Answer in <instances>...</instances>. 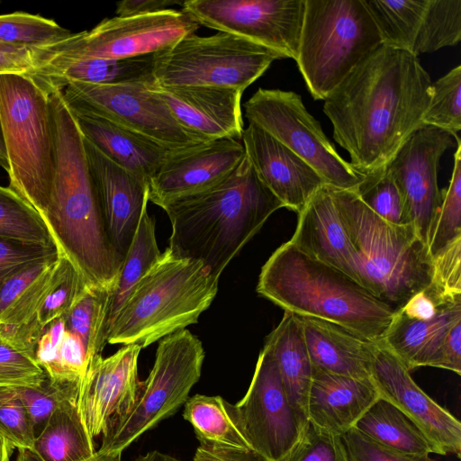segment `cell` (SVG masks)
Listing matches in <instances>:
<instances>
[{
  "label": "cell",
  "mask_w": 461,
  "mask_h": 461,
  "mask_svg": "<svg viewBox=\"0 0 461 461\" xmlns=\"http://www.w3.org/2000/svg\"><path fill=\"white\" fill-rule=\"evenodd\" d=\"M432 80L417 57L381 45L323 100L333 138L364 175L386 167L417 130Z\"/></svg>",
  "instance_id": "6da1fadb"
},
{
  "label": "cell",
  "mask_w": 461,
  "mask_h": 461,
  "mask_svg": "<svg viewBox=\"0 0 461 461\" xmlns=\"http://www.w3.org/2000/svg\"><path fill=\"white\" fill-rule=\"evenodd\" d=\"M54 140L55 168L38 212L59 254L90 285L112 291L123 258L108 238L83 136L60 90L46 86Z\"/></svg>",
  "instance_id": "7a4b0ae2"
},
{
  "label": "cell",
  "mask_w": 461,
  "mask_h": 461,
  "mask_svg": "<svg viewBox=\"0 0 461 461\" xmlns=\"http://www.w3.org/2000/svg\"><path fill=\"white\" fill-rule=\"evenodd\" d=\"M283 207L246 156L216 184L161 206L172 228L167 248L177 257L201 262L219 279L267 220Z\"/></svg>",
  "instance_id": "3957f363"
},
{
  "label": "cell",
  "mask_w": 461,
  "mask_h": 461,
  "mask_svg": "<svg viewBox=\"0 0 461 461\" xmlns=\"http://www.w3.org/2000/svg\"><path fill=\"white\" fill-rule=\"evenodd\" d=\"M257 292L285 312L336 323L377 344L396 313L345 273L289 240L262 267Z\"/></svg>",
  "instance_id": "277c9868"
},
{
  "label": "cell",
  "mask_w": 461,
  "mask_h": 461,
  "mask_svg": "<svg viewBox=\"0 0 461 461\" xmlns=\"http://www.w3.org/2000/svg\"><path fill=\"white\" fill-rule=\"evenodd\" d=\"M348 237L357 282L396 312L432 281V257L412 224H391L354 190L331 187Z\"/></svg>",
  "instance_id": "5b68a950"
},
{
  "label": "cell",
  "mask_w": 461,
  "mask_h": 461,
  "mask_svg": "<svg viewBox=\"0 0 461 461\" xmlns=\"http://www.w3.org/2000/svg\"><path fill=\"white\" fill-rule=\"evenodd\" d=\"M218 284L201 262L177 257L167 248L117 312L107 343L143 348L185 330L209 308Z\"/></svg>",
  "instance_id": "8992f818"
},
{
  "label": "cell",
  "mask_w": 461,
  "mask_h": 461,
  "mask_svg": "<svg viewBox=\"0 0 461 461\" xmlns=\"http://www.w3.org/2000/svg\"><path fill=\"white\" fill-rule=\"evenodd\" d=\"M381 45L364 0H305L295 61L315 100H324Z\"/></svg>",
  "instance_id": "52a82bcc"
},
{
  "label": "cell",
  "mask_w": 461,
  "mask_h": 461,
  "mask_svg": "<svg viewBox=\"0 0 461 461\" xmlns=\"http://www.w3.org/2000/svg\"><path fill=\"white\" fill-rule=\"evenodd\" d=\"M0 116L9 163V187L38 213L55 168L49 92L34 77L0 74Z\"/></svg>",
  "instance_id": "ba28073f"
},
{
  "label": "cell",
  "mask_w": 461,
  "mask_h": 461,
  "mask_svg": "<svg viewBox=\"0 0 461 461\" xmlns=\"http://www.w3.org/2000/svg\"><path fill=\"white\" fill-rule=\"evenodd\" d=\"M205 352L185 329L160 339L148 377L140 382L131 409L103 436L101 452L122 454L141 435L182 407L199 381Z\"/></svg>",
  "instance_id": "9c48e42d"
},
{
  "label": "cell",
  "mask_w": 461,
  "mask_h": 461,
  "mask_svg": "<svg viewBox=\"0 0 461 461\" xmlns=\"http://www.w3.org/2000/svg\"><path fill=\"white\" fill-rule=\"evenodd\" d=\"M154 77L162 86H211L244 91L281 53L219 32L180 39L154 54Z\"/></svg>",
  "instance_id": "30bf717a"
},
{
  "label": "cell",
  "mask_w": 461,
  "mask_h": 461,
  "mask_svg": "<svg viewBox=\"0 0 461 461\" xmlns=\"http://www.w3.org/2000/svg\"><path fill=\"white\" fill-rule=\"evenodd\" d=\"M199 26L183 10L171 8L144 15L107 18L90 31L73 33L48 48L35 49L37 68L48 62L154 54L195 34Z\"/></svg>",
  "instance_id": "8fae6325"
},
{
  "label": "cell",
  "mask_w": 461,
  "mask_h": 461,
  "mask_svg": "<svg viewBox=\"0 0 461 461\" xmlns=\"http://www.w3.org/2000/svg\"><path fill=\"white\" fill-rule=\"evenodd\" d=\"M244 110L249 122L304 160L327 185L355 190L366 178L338 153L295 92L258 88L244 104Z\"/></svg>",
  "instance_id": "7c38bea8"
},
{
  "label": "cell",
  "mask_w": 461,
  "mask_h": 461,
  "mask_svg": "<svg viewBox=\"0 0 461 461\" xmlns=\"http://www.w3.org/2000/svg\"><path fill=\"white\" fill-rule=\"evenodd\" d=\"M149 84L109 86L72 81L59 90L69 110L102 117L170 149L202 143L175 119Z\"/></svg>",
  "instance_id": "4fadbf2b"
},
{
  "label": "cell",
  "mask_w": 461,
  "mask_h": 461,
  "mask_svg": "<svg viewBox=\"0 0 461 461\" xmlns=\"http://www.w3.org/2000/svg\"><path fill=\"white\" fill-rule=\"evenodd\" d=\"M305 0H186L199 24L246 39L296 59Z\"/></svg>",
  "instance_id": "5bb4252c"
},
{
  "label": "cell",
  "mask_w": 461,
  "mask_h": 461,
  "mask_svg": "<svg viewBox=\"0 0 461 461\" xmlns=\"http://www.w3.org/2000/svg\"><path fill=\"white\" fill-rule=\"evenodd\" d=\"M236 406L252 449L265 461H284L308 423L292 405L266 346L258 355L250 384Z\"/></svg>",
  "instance_id": "9a60e30c"
},
{
  "label": "cell",
  "mask_w": 461,
  "mask_h": 461,
  "mask_svg": "<svg viewBox=\"0 0 461 461\" xmlns=\"http://www.w3.org/2000/svg\"><path fill=\"white\" fill-rule=\"evenodd\" d=\"M382 45L418 58L461 40V0H364Z\"/></svg>",
  "instance_id": "2e32d148"
},
{
  "label": "cell",
  "mask_w": 461,
  "mask_h": 461,
  "mask_svg": "<svg viewBox=\"0 0 461 461\" xmlns=\"http://www.w3.org/2000/svg\"><path fill=\"white\" fill-rule=\"evenodd\" d=\"M454 146L449 133L424 126L412 133L386 166L401 193L411 223L427 245L430 225L442 198L438 185L439 161Z\"/></svg>",
  "instance_id": "e0dca14e"
},
{
  "label": "cell",
  "mask_w": 461,
  "mask_h": 461,
  "mask_svg": "<svg viewBox=\"0 0 461 461\" xmlns=\"http://www.w3.org/2000/svg\"><path fill=\"white\" fill-rule=\"evenodd\" d=\"M142 348L124 345L112 356L94 357L80 382L78 406L89 435L104 436L132 407L140 381L138 359Z\"/></svg>",
  "instance_id": "ac0fdd59"
},
{
  "label": "cell",
  "mask_w": 461,
  "mask_h": 461,
  "mask_svg": "<svg viewBox=\"0 0 461 461\" xmlns=\"http://www.w3.org/2000/svg\"><path fill=\"white\" fill-rule=\"evenodd\" d=\"M371 379L380 397L406 414L445 455L460 457V421L422 391L410 371L381 343L376 345Z\"/></svg>",
  "instance_id": "d6986e66"
},
{
  "label": "cell",
  "mask_w": 461,
  "mask_h": 461,
  "mask_svg": "<svg viewBox=\"0 0 461 461\" xmlns=\"http://www.w3.org/2000/svg\"><path fill=\"white\" fill-rule=\"evenodd\" d=\"M246 157L240 140L225 138L173 152L149 181V201L161 207L223 179Z\"/></svg>",
  "instance_id": "ffe728a7"
},
{
  "label": "cell",
  "mask_w": 461,
  "mask_h": 461,
  "mask_svg": "<svg viewBox=\"0 0 461 461\" xmlns=\"http://www.w3.org/2000/svg\"><path fill=\"white\" fill-rule=\"evenodd\" d=\"M83 140L108 238L124 258L148 207L149 183L112 161L84 137Z\"/></svg>",
  "instance_id": "44dd1931"
},
{
  "label": "cell",
  "mask_w": 461,
  "mask_h": 461,
  "mask_svg": "<svg viewBox=\"0 0 461 461\" xmlns=\"http://www.w3.org/2000/svg\"><path fill=\"white\" fill-rule=\"evenodd\" d=\"M149 86L175 119L201 141L241 140L242 91L211 86H162L156 81Z\"/></svg>",
  "instance_id": "7402d4cb"
},
{
  "label": "cell",
  "mask_w": 461,
  "mask_h": 461,
  "mask_svg": "<svg viewBox=\"0 0 461 461\" xmlns=\"http://www.w3.org/2000/svg\"><path fill=\"white\" fill-rule=\"evenodd\" d=\"M241 140L257 176L284 207L299 213L326 185L310 165L257 124L249 122Z\"/></svg>",
  "instance_id": "603a6c76"
},
{
  "label": "cell",
  "mask_w": 461,
  "mask_h": 461,
  "mask_svg": "<svg viewBox=\"0 0 461 461\" xmlns=\"http://www.w3.org/2000/svg\"><path fill=\"white\" fill-rule=\"evenodd\" d=\"M379 397L371 378L337 375L312 366L306 417L312 424L341 436L355 427Z\"/></svg>",
  "instance_id": "cb8c5ba5"
},
{
  "label": "cell",
  "mask_w": 461,
  "mask_h": 461,
  "mask_svg": "<svg viewBox=\"0 0 461 461\" xmlns=\"http://www.w3.org/2000/svg\"><path fill=\"white\" fill-rule=\"evenodd\" d=\"M289 241L357 282L351 245L330 185H323L298 213L297 227Z\"/></svg>",
  "instance_id": "d4e9b609"
},
{
  "label": "cell",
  "mask_w": 461,
  "mask_h": 461,
  "mask_svg": "<svg viewBox=\"0 0 461 461\" xmlns=\"http://www.w3.org/2000/svg\"><path fill=\"white\" fill-rule=\"evenodd\" d=\"M295 316L312 366L337 375L371 378L377 343L325 320Z\"/></svg>",
  "instance_id": "484cf974"
},
{
  "label": "cell",
  "mask_w": 461,
  "mask_h": 461,
  "mask_svg": "<svg viewBox=\"0 0 461 461\" xmlns=\"http://www.w3.org/2000/svg\"><path fill=\"white\" fill-rule=\"evenodd\" d=\"M85 139L112 161L148 183L175 151L102 117L71 111Z\"/></svg>",
  "instance_id": "4316f807"
},
{
  "label": "cell",
  "mask_w": 461,
  "mask_h": 461,
  "mask_svg": "<svg viewBox=\"0 0 461 461\" xmlns=\"http://www.w3.org/2000/svg\"><path fill=\"white\" fill-rule=\"evenodd\" d=\"M461 321V297L440 304L429 320L410 319L396 312L381 344L408 371L420 366L435 367L450 329Z\"/></svg>",
  "instance_id": "83f0119b"
},
{
  "label": "cell",
  "mask_w": 461,
  "mask_h": 461,
  "mask_svg": "<svg viewBox=\"0 0 461 461\" xmlns=\"http://www.w3.org/2000/svg\"><path fill=\"white\" fill-rule=\"evenodd\" d=\"M154 54L127 59L48 62L40 65L33 77L47 86L58 89L72 81L109 86L149 84L155 82Z\"/></svg>",
  "instance_id": "f1b7e54d"
},
{
  "label": "cell",
  "mask_w": 461,
  "mask_h": 461,
  "mask_svg": "<svg viewBox=\"0 0 461 461\" xmlns=\"http://www.w3.org/2000/svg\"><path fill=\"white\" fill-rule=\"evenodd\" d=\"M264 346L274 357L292 405L307 419L306 403L312 365L295 314L285 312L280 322L267 337Z\"/></svg>",
  "instance_id": "f546056e"
},
{
  "label": "cell",
  "mask_w": 461,
  "mask_h": 461,
  "mask_svg": "<svg viewBox=\"0 0 461 461\" xmlns=\"http://www.w3.org/2000/svg\"><path fill=\"white\" fill-rule=\"evenodd\" d=\"M183 417L200 447L212 450H253L236 404L219 395L194 394L184 404Z\"/></svg>",
  "instance_id": "4dcf8cb0"
},
{
  "label": "cell",
  "mask_w": 461,
  "mask_h": 461,
  "mask_svg": "<svg viewBox=\"0 0 461 461\" xmlns=\"http://www.w3.org/2000/svg\"><path fill=\"white\" fill-rule=\"evenodd\" d=\"M79 386L55 409L36 436L32 451L41 461H84L95 452L78 406Z\"/></svg>",
  "instance_id": "1f68e13d"
},
{
  "label": "cell",
  "mask_w": 461,
  "mask_h": 461,
  "mask_svg": "<svg viewBox=\"0 0 461 461\" xmlns=\"http://www.w3.org/2000/svg\"><path fill=\"white\" fill-rule=\"evenodd\" d=\"M355 429L393 450L413 455H445L399 408L379 397L356 423Z\"/></svg>",
  "instance_id": "d6a6232c"
},
{
  "label": "cell",
  "mask_w": 461,
  "mask_h": 461,
  "mask_svg": "<svg viewBox=\"0 0 461 461\" xmlns=\"http://www.w3.org/2000/svg\"><path fill=\"white\" fill-rule=\"evenodd\" d=\"M155 222L144 208L131 243L123 258L116 285L111 292L108 305L106 334L108 328L122 304L141 277L158 260ZM107 340V339H106Z\"/></svg>",
  "instance_id": "836d02e7"
},
{
  "label": "cell",
  "mask_w": 461,
  "mask_h": 461,
  "mask_svg": "<svg viewBox=\"0 0 461 461\" xmlns=\"http://www.w3.org/2000/svg\"><path fill=\"white\" fill-rule=\"evenodd\" d=\"M111 291L89 285L64 315L66 330L77 335L90 363L102 354L106 340V321Z\"/></svg>",
  "instance_id": "e575fe53"
},
{
  "label": "cell",
  "mask_w": 461,
  "mask_h": 461,
  "mask_svg": "<svg viewBox=\"0 0 461 461\" xmlns=\"http://www.w3.org/2000/svg\"><path fill=\"white\" fill-rule=\"evenodd\" d=\"M73 32L38 14L15 12L0 14V43L44 49L69 38Z\"/></svg>",
  "instance_id": "d590c367"
},
{
  "label": "cell",
  "mask_w": 461,
  "mask_h": 461,
  "mask_svg": "<svg viewBox=\"0 0 461 461\" xmlns=\"http://www.w3.org/2000/svg\"><path fill=\"white\" fill-rule=\"evenodd\" d=\"M0 239L54 245L34 209L10 187L0 185Z\"/></svg>",
  "instance_id": "8d00e7d4"
},
{
  "label": "cell",
  "mask_w": 461,
  "mask_h": 461,
  "mask_svg": "<svg viewBox=\"0 0 461 461\" xmlns=\"http://www.w3.org/2000/svg\"><path fill=\"white\" fill-rule=\"evenodd\" d=\"M441 203L430 225L428 248L431 257L461 238V140H456L448 187L441 191Z\"/></svg>",
  "instance_id": "74e56055"
},
{
  "label": "cell",
  "mask_w": 461,
  "mask_h": 461,
  "mask_svg": "<svg viewBox=\"0 0 461 461\" xmlns=\"http://www.w3.org/2000/svg\"><path fill=\"white\" fill-rule=\"evenodd\" d=\"M422 125L431 126L449 133L459 140L461 130V66L432 82L429 106Z\"/></svg>",
  "instance_id": "f35d334b"
},
{
  "label": "cell",
  "mask_w": 461,
  "mask_h": 461,
  "mask_svg": "<svg viewBox=\"0 0 461 461\" xmlns=\"http://www.w3.org/2000/svg\"><path fill=\"white\" fill-rule=\"evenodd\" d=\"M89 285L75 266L60 255L54 283L38 314V324L43 332L51 322L64 317Z\"/></svg>",
  "instance_id": "ab89813d"
},
{
  "label": "cell",
  "mask_w": 461,
  "mask_h": 461,
  "mask_svg": "<svg viewBox=\"0 0 461 461\" xmlns=\"http://www.w3.org/2000/svg\"><path fill=\"white\" fill-rule=\"evenodd\" d=\"M376 215L393 225L411 224L401 193L386 167L366 178L354 190Z\"/></svg>",
  "instance_id": "60d3db41"
},
{
  "label": "cell",
  "mask_w": 461,
  "mask_h": 461,
  "mask_svg": "<svg viewBox=\"0 0 461 461\" xmlns=\"http://www.w3.org/2000/svg\"><path fill=\"white\" fill-rule=\"evenodd\" d=\"M78 383H59L46 376L37 386L16 387L32 422L35 438L59 403L77 387Z\"/></svg>",
  "instance_id": "b9f144b4"
},
{
  "label": "cell",
  "mask_w": 461,
  "mask_h": 461,
  "mask_svg": "<svg viewBox=\"0 0 461 461\" xmlns=\"http://www.w3.org/2000/svg\"><path fill=\"white\" fill-rule=\"evenodd\" d=\"M0 435L17 450L33 448L34 430L16 387H0Z\"/></svg>",
  "instance_id": "7bdbcfd3"
},
{
  "label": "cell",
  "mask_w": 461,
  "mask_h": 461,
  "mask_svg": "<svg viewBox=\"0 0 461 461\" xmlns=\"http://www.w3.org/2000/svg\"><path fill=\"white\" fill-rule=\"evenodd\" d=\"M284 461H349L340 435L308 421L303 435Z\"/></svg>",
  "instance_id": "ee69618b"
},
{
  "label": "cell",
  "mask_w": 461,
  "mask_h": 461,
  "mask_svg": "<svg viewBox=\"0 0 461 461\" xmlns=\"http://www.w3.org/2000/svg\"><path fill=\"white\" fill-rule=\"evenodd\" d=\"M46 376L34 357L0 337V387L37 386Z\"/></svg>",
  "instance_id": "f6af8a7d"
},
{
  "label": "cell",
  "mask_w": 461,
  "mask_h": 461,
  "mask_svg": "<svg viewBox=\"0 0 461 461\" xmlns=\"http://www.w3.org/2000/svg\"><path fill=\"white\" fill-rule=\"evenodd\" d=\"M89 362L79 337L66 330L51 363L44 369L49 378L59 383H78Z\"/></svg>",
  "instance_id": "bcb514c9"
},
{
  "label": "cell",
  "mask_w": 461,
  "mask_h": 461,
  "mask_svg": "<svg viewBox=\"0 0 461 461\" xmlns=\"http://www.w3.org/2000/svg\"><path fill=\"white\" fill-rule=\"evenodd\" d=\"M349 461H433L429 455H413L384 447L352 428L343 435Z\"/></svg>",
  "instance_id": "7dc6e473"
},
{
  "label": "cell",
  "mask_w": 461,
  "mask_h": 461,
  "mask_svg": "<svg viewBox=\"0 0 461 461\" xmlns=\"http://www.w3.org/2000/svg\"><path fill=\"white\" fill-rule=\"evenodd\" d=\"M431 285L447 295H461V238L432 257Z\"/></svg>",
  "instance_id": "c3c4849f"
},
{
  "label": "cell",
  "mask_w": 461,
  "mask_h": 461,
  "mask_svg": "<svg viewBox=\"0 0 461 461\" xmlns=\"http://www.w3.org/2000/svg\"><path fill=\"white\" fill-rule=\"evenodd\" d=\"M59 254L55 245H41L0 239V284L23 266Z\"/></svg>",
  "instance_id": "681fc988"
},
{
  "label": "cell",
  "mask_w": 461,
  "mask_h": 461,
  "mask_svg": "<svg viewBox=\"0 0 461 461\" xmlns=\"http://www.w3.org/2000/svg\"><path fill=\"white\" fill-rule=\"evenodd\" d=\"M37 62L34 50L0 43V74L34 76Z\"/></svg>",
  "instance_id": "f907efd6"
},
{
  "label": "cell",
  "mask_w": 461,
  "mask_h": 461,
  "mask_svg": "<svg viewBox=\"0 0 461 461\" xmlns=\"http://www.w3.org/2000/svg\"><path fill=\"white\" fill-rule=\"evenodd\" d=\"M66 330L64 317L51 322L39 339L34 358L44 370L54 359L57 348Z\"/></svg>",
  "instance_id": "816d5d0a"
},
{
  "label": "cell",
  "mask_w": 461,
  "mask_h": 461,
  "mask_svg": "<svg viewBox=\"0 0 461 461\" xmlns=\"http://www.w3.org/2000/svg\"><path fill=\"white\" fill-rule=\"evenodd\" d=\"M435 367L461 374V321L447 333L438 354Z\"/></svg>",
  "instance_id": "f5cc1de1"
},
{
  "label": "cell",
  "mask_w": 461,
  "mask_h": 461,
  "mask_svg": "<svg viewBox=\"0 0 461 461\" xmlns=\"http://www.w3.org/2000/svg\"><path fill=\"white\" fill-rule=\"evenodd\" d=\"M173 0H124L116 4L119 17L144 15L170 9L169 6L180 4Z\"/></svg>",
  "instance_id": "db71d44e"
},
{
  "label": "cell",
  "mask_w": 461,
  "mask_h": 461,
  "mask_svg": "<svg viewBox=\"0 0 461 461\" xmlns=\"http://www.w3.org/2000/svg\"><path fill=\"white\" fill-rule=\"evenodd\" d=\"M193 461H265L254 450H212L198 447Z\"/></svg>",
  "instance_id": "11a10c76"
},
{
  "label": "cell",
  "mask_w": 461,
  "mask_h": 461,
  "mask_svg": "<svg viewBox=\"0 0 461 461\" xmlns=\"http://www.w3.org/2000/svg\"><path fill=\"white\" fill-rule=\"evenodd\" d=\"M15 461H41L32 451L18 449ZM84 461H122V454H110L96 450L89 458Z\"/></svg>",
  "instance_id": "9f6ffc18"
},
{
  "label": "cell",
  "mask_w": 461,
  "mask_h": 461,
  "mask_svg": "<svg viewBox=\"0 0 461 461\" xmlns=\"http://www.w3.org/2000/svg\"><path fill=\"white\" fill-rule=\"evenodd\" d=\"M134 461H178L174 456L162 453L158 450L149 451L144 455L139 456Z\"/></svg>",
  "instance_id": "6f0895ef"
},
{
  "label": "cell",
  "mask_w": 461,
  "mask_h": 461,
  "mask_svg": "<svg viewBox=\"0 0 461 461\" xmlns=\"http://www.w3.org/2000/svg\"><path fill=\"white\" fill-rule=\"evenodd\" d=\"M0 167H3L7 173L9 172L8 157L5 149L3 127L0 116Z\"/></svg>",
  "instance_id": "680465c9"
},
{
  "label": "cell",
  "mask_w": 461,
  "mask_h": 461,
  "mask_svg": "<svg viewBox=\"0 0 461 461\" xmlns=\"http://www.w3.org/2000/svg\"><path fill=\"white\" fill-rule=\"evenodd\" d=\"M14 447L0 435V461H10Z\"/></svg>",
  "instance_id": "91938a15"
}]
</instances>
